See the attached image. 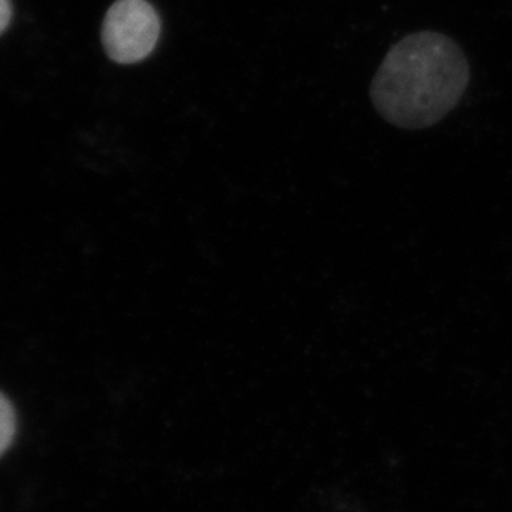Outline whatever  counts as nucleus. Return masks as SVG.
Instances as JSON below:
<instances>
[{
	"instance_id": "obj_1",
	"label": "nucleus",
	"mask_w": 512,
	"mask_h": 512,
	"mask_svg": "<svg viewBox=\"0 0 512 512\" xmlns=\"http://www.w3.org/2000/svg\"><path fill=\"white\" fill-rule=\"evenodd\" d=\"M468 84L469 64L461 47L438 32H419L389 50L370 94L386 122L421 130L443 120Z\"/></svg>"
},
{
	"instance_id": "obj_2",
	"label": "nucleus",
	"mask_w": 512,
	"mask_h": 512,
	"mask_svg": "<svg viewBox=\"0 0 512 512\" xmlns=\"http://www.w3.org/2000/svg\"><path fill=\"white\" fill-rule=\"evenodd\" d=\"M105 50L117 64H137L152 54L160 19L147 0H117L105 15Z\"/></svg>"
},
{
	"instance_id": "obj_3",
	"label": "nucleus",
	"mask_w": 512,
	"mask_h": 512,
	"mask_svg": "<svg viewBox=\"0 0 512 512\" xmlns=\"http://www.w3.org/2000/svg\"><path fill=\"white\" fill-rule=\"evenodd\" d=\"M15 428H17V419H15L14 408L9 399L0 393V456L14 441Z\"/></svg>"
},
{
	"instance_id": "obj_4",
	"label": "nucleus",
	"mask_w": 512,
	"mask_h": 512,
	"mask_svg": "<svg viewBox=\"0 0 512 512\" xmlns=\"http://www.w3.org/2000/svg\"><path fill=\"white\" fill-rule=\"evenodd\" d=\"M10 17H12V7H10L9 0H0V34L7 29Z\"/></svg>"
}]
</instances>
